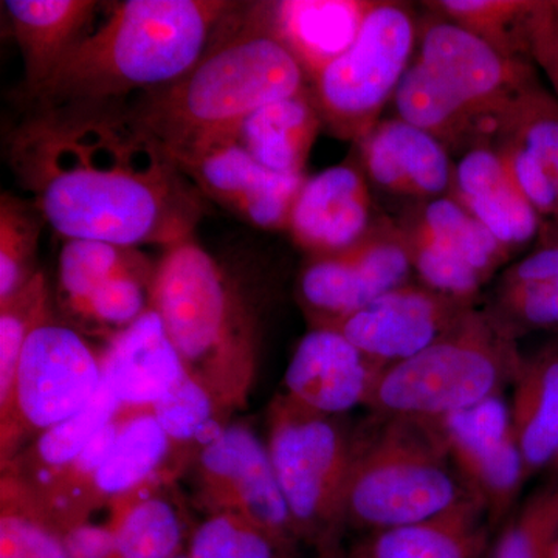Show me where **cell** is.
Wrapping results in <instances>:
<instances>
[{
  "mask_svg": "<svg viewBox=\"0 0 558 558\" xmlns=\"http://www.w3.org/2000/svg\"><path fill=\"white\" fill-rule=\"evenodd\" d=\"M7 159L64 240L165 250L193 240L205 199L124 102L27 109Z\"/></svg>",
  "mask_w": 558,
  "mask_h": 558,
  "instance_id": "cell-1",
  "label": "cell"
},
{
  "mask_svg": "<svg viewBox=\"0 0 558 558\" xmlns=\"http://www.w3.org/2000/svg\"><path fill=\"white\" fill-rule=\"evenodd\" d=\"M311 90L271 16V2H240L199 61L174 83L124 101L168 154L222 137L250 113Z\"/></svg>",
  "mask_w": 558,
  "mask_h": 558,
  "instance_id": "cell-2",
  "label": "cell"
},
{
  "mask_svg": "<svg viewBox=\"0 0 558 558\" xmlns=\"http://www.w3.org/2000/svg\"><path fill=\"white\" fill-rule=\"evenodd\" d=\"M238 3H112L105 21L92 27L27 98L28 109L113 105L174 83L201 60Z\"/></svg>",
  "mask_w": 558,
  "mask_h": 558,
  "instance_id": "cell-3",
  "label": "cell"
},
{
  "mask_svg": "<svg viewBox=\"0 0 558 558\" xmlns=\"http://www.w3.org/2000/svg\"><path fill=\"white\" fill-rule=\"evenodd\" d=\"M153 307L191 379L226 413L242 409L258 369L259 328L240 279L193 238L157 263Z\"/></svg>",
  "mask_w": 558,
  "mask_h": 558,
  "instance_id": "cell-4",
  "label": "cell"
},
{
  "mask_svg": "<svg viewBox=\"0 0 558 558\" xmlns=\"http://www.w3.org/2000/svg\"><path fill=\"white\" fill-rule=\"evenodd\" d=\"M513 368L519 366L506 329L469 310L435 343L385 366L368 405L391 418L432 424L498 395Z\"/></svg>",
  "mask_w": 558,
  "mask_h": 558,
  "instance_id": "cell-5",
  "label": "cell"
},
{
  "mask_svg": "<svg viewBox=\"0 0 558 558\" xmlns=\"http://www.w3.org/2000/svg\"><path fill=\"white\" fill-rule=\"evenodd\" d=\"M446 458L428 425L391 418L355 449L344 517L376 532L438 515L468 497Z\"/></svg>",
  "mask_w": 558,
  "mask_h": 558,
  "instance_id": "cell-6",
  "label": "cell"
},
{
  "mask_svg": "<svg viewBox=\"0 0 558 558\" xmlns=\"http://www.w3.org/2000/svg\"><path fill=\"white\" fill-rule=\"evenodd\" d=\"M266 444L300 542L330 550L344 517L355 447L336 418L288 392L271 402Z\"/></svg>",
  "mask_w": 558,
  "mask_h": 558,
  "instance_id": "cell-7",
  "label": "cell"
},
{
  "mask_svg": "<svg viewBox=\"0 0 558 558\" xmlns=\"http://www.w3.org/2000/svg\"><path fill=\"white\" fill-rule=\"evenodd\" d=\"M417 33L402 3L371 2L352 46L311 83L323 128L333 137L359 143L379 123L411 64Z\"/></svg>",
  "mask_w": 558,
  "mask_h": 558,
  "instance_id": "cell-8",
  "label": "cell"
},
{
  "mask_svg": "<svg viewBox=\"0 0 558 558\" xmlns=\"http://www.w3.org/2000/svg\"><path fill=\"white\" fill-rule=\"evenodd\" d=\"M102 385L100 355L78 330L53 317L33 330L14 385L13 425L2 440V464L24 433H40L80 413Z\"/></svg>",
  "mask_w": 558,
  "mask_h": 558,
  "instance_id": "cell-9",
  "label": "cell"
},
{
  "mask_svg": "<svg viewBox=\"0 0 558 558\" xmlns=\"http://www.w3.org/2000/svg\"><path fill=\"white\" fill-rule=\"evenodd\" d=\"M417 60L478 119L495 146L506 117L535 84L527 61L505 57L478 36L436 14L418 25Z\"/></svg>",
  "mask_w": 558,
  "mask_h": 558,
  "instance_id": "cell-10",
  "label": "cell"
},
{
  "mask_svg": "<svg viewBox=\"0 0 558 558\" xmlns=\"http://www.w3.org/2000/svg\"><path fill=\"white\" fill-rule=\"evenodd\" d=\"M411 269L400 227L376 223L357 244L330 255L311 256L300 275L301 301L315 326L329 325L407 284Z\"/></svg>",
  "mask_w": 558,
  "mask_h": 558,
  "instance_id": "cell-11",
  "label": "cell"
},
{
  "mask_svg": "<svg viewBox=\"0 0 558 558\" xmlns=\"http://www.w3.org/2000/svg\"><path fill=\"white\" fill-rule=\"evenodd\" d=\"M197 475L211 513H236L296 548L299 531L275 475L267 444L247 425H227L197 457Z\"/></svg>",
  "mask_w": 558,
  "mask_h": 558,
  "instance_id": "cell-12",
  "label": "cell"
},
{
  "mask_svg": "<svg viewBox=\"0 0 558 558\" xmlns=\"http://www.w3.org/2000/svg\"><path fill=\"white\" fill-rule=\"evenodd\" d=\"M171 157L204 199L255 229L288 231L306 175L267 170L230 137L208 140Z\"/></svg>",
  "mask_w": 558,
  "mask_h": 558,
  "instance_id": "cell-13",
  "label": "cell"
},
{
  "mask_svg": "<svg viewBox=\"0 0 558 558\" xmlns=\"http://www.w3.org/2000/svg\"><path fill=\"white\" fill-rule=\"evenodd\" d=\"M428 425L490 515L508 509L526 476L510 409L498 395Z\"/></svg>",
  "mask_w": 558,
  "mask_h": 558,
  "instance_id": "cell-14",
  "label": "cell"
},
{
  "mask_svg": "<svg viewBox=\"0 0 558 558\" xmlns=\"http://www.w3.org/2000/svg\"><path fill=\"white\" fill-rule=\"evenodd\" d=\"M469 310V303L425 286L403 284L323 326L339 330L363 354L387 366L435 343Z\"/></svg>",
  "mask_w": 558,
  "mask_h": 558,
  "instance_id": "cell-15",
  "label": "cell"
},
{
  "mask_svg": "<svg viewBox=\"0 0 558 558\" xmlns=\"http://www.w3.org/2000/svg\"><path fill=\"white\" fill-rule=\"evenodd\" d=\"M385 365L363 354L328 326H314L290 359L284 384L290 398L336 416L366 403Z\"/></svg>",
  "mask_w": 558,
  "mask_h": 558,
  "instance_id": "cell-16",
  "label": "cell"
},
{
  "mask_svg": "<svg viewBox=\"0 0 558 558\" xmlns=\"http://www.w3.org/2000/svg\"><path fill=\"white\" fill-rule=\"evenodd\" d=\"M366 174L354 165L326 168L304 180L288 233L311 256L330 255L357 244L373 223Z\"/></svg>",
  "mask_w": 558,
  "mask_h": 558,
  "instance_id": "cell-17",
  "label": "cell"
},
{
  "mask_svg": "<svg viewBox=\"0 0 558 558\" xmlns=\"http://www.w3.org/2000/svg\"><path fill=\"white\" fill-rule=\"evenodd\" d=\"M359 146L366 178L387 193L427 202L450 193L449 149L399 117L380 120Z\"/></svg>",
  "mask_w": 558,
  "mask_h": 558,
  "instance_id": "cell-18",
  "label": "cell"
},
{
  "mask_svg": "<svg viewBox=\"0 0 558 558\" xmlns=\"http://www.w3.org/2000/svg\"><path fill=\"white\" fill-rule=\"evenodd\" d=\"M100 363L102 385L124 409H150L186 373L154 307L110 336Z\"/></svg>",
  "mask_w": 558,
  "mask_h": 558,
  "instance_id": "cell-19",
  "label": "cell"
},
{
  "mask_svg": "<svg viewBox=\"0 0 558 558\" xmlns=\"http://www.w3.org/2000/svg\"><path fill=\"white\" fill-rule=\"evenodd\" d=\"M509 252L534 240L542 226L494 146L468 150L453 167L450 194Z\"/></svg>",
  "mask_w": 558,
  "mask_h": 558,
  "instance_id": "cell-20",
  "label": "cell"
},
{
  "mask_svg": "<svg viewBox=\"0 0 558 558\" xmlns=\"http://www.w3.org/2000/svg\"><path fill=\"white\" fill-rule=\"evenodd\" d=\"M10 32L24 58L25 100L49 80L51 72L94 27L95 0H3Z\"/></svg>",
  "mask_w": 558,
  "mask_h": 558,
  "instance_id": "cell-21",
  "label": "cell"
},
{
  "mask_svg": "<svg viewBox=\"0 0 558 558\" xmlns=\"http://www.w3.org/2000/svg\"><path fill=\"white\" fill-rule=\"evenodd\" d=\"M369 7L359 0H286L271 2V16L312 83L352 46Z\"/></svg>",
  "mask_w": 558,
  "mask_h": 558,
  "instance_id": "cell-22",
  "label": "cell"
},
{
  "mask_svg": "<svg viewBox=\"0 0 558 558\" xmlns=\"http://www.w3.org/2000/svg\"><path fill=\"white\" fill-rule=\"evenodd\" d=\"M322 128L323 121L307 90L255 110L222 137L233 138L267 170L306 175L304 168Z\"/></svg>",
  "mask_w": 558,
  "mask_h": 558,
  "instance_id": "cell-23",
  "label": "cell"
},
{
  "mask_svg": "<svg viewBox=\"0 0 558 558\" xmlns=\"http://www.w3.org/2000/svg\"><path fill=\"white\" fill-rule=\"evenodd\" d=\"M483 510L480 499L464 497L427 520L374 532L355 558H480L487 546Z\"/></svg>",
  "mask_w": 558,
  "mask_h": 558,
  "instance_id": "cell-24",
  "label": "cell"
},
{
  "mask_svg": "<svg viewBox=\"0 0 558 558\" xmlns=\"http://www.w3.org/2000/svg\"><path fill=\"white\" fill-rule=\"evenodd\" d=\"M163 476L110 502L109 526L116 535L113 558H175L183 554L182 517L160 492Z\"/></svg>",
  "mask_w": 558,
  "mask_h": 558,
  "instance_id": "cell-25",
  "label": "cell"
},
{
  "mask_svg": "<svg viewBox=\"0 0 558 558\" xmlns=\"http://www.w3.org/2000/svg\"><path fill=\"white\" fill-rule=\"evenodd\" d=\"M170 454V439L150 409L121 407L119 432L95 476L94 494L97 505L112 501L163 476L161 469L167 464Z\"/></svg>",
  "mask_w": 558,
  "mask_h": 558,
  "instance_id": "cell-26",
  "label": "cell"
},
{
  "mask_svg": "<svg viewBox=\"0 0 558 558\" xmlns=\"http://www.w3.org/2000/svg\"><path fill=\"white\" fill-rule=\"evenodd\" d=\"M510 421L526 476L558 457V355L519 366Z\"/></svg>",
  "mask_w": 558,
  "mask_h": 558,
  "instance_id": "cell-27",
  "label": "cell"
},
{
  "mask_svg": "<svg viewBox=\"0 0 558 558\" xmlns=\"http://www.w3.org/2000/svg\"><path fill=\"white\" fill-rule=\"evenodd\" d=\"M399 119L438 138L447 149L487 146L475 116L417 58L395 94Z\"/></svg>",
  "mask_w": 558,
  "mask_h": 558,
  "instance_id": "cell-28",
  "label": "cell"
},
{
  "mask_svg": "<svg viewBox=\"0 0 558 558\" xmlns=\"http://www.w3.org/2000/svg\"><path fill=\"white\" fill-rule=\"evenodd\" d=\"M120 410L119 400L101 385L97 396L80 413L38 435L13 475L31 488L32 494H39L80 457L102 428L108 427Z\"/></svg>",
  "mask_w": 558,
  "mask_h": 558,
  "instance_id": "cell-29",
  "label": "cell"
},
{
  "mask_svg": "<svg viewBox=\"0 0 558 558\" xmlns=\"http://www.w3.org/2000/svg\"><path fill=\"white\" fill-rule=\"evenodd\" d=\"M427 5L505 57L523 61L531 58L529 28L535 0H438Z\"/></svg>",
  "mask_w": 558,
  "mask_h": 558,
  "instance_id": "cell-30",
  "label": "cell"
},
{
  "mask_svg": "<svg viewBox=\"0 0 558 558\" xmlns=\"http://www.w3.org/2000/svg\"><path fill=\"white\" fill-rule=\"evenodd\" d=\"M51 317L49 286L39 270L11 299L0 303V428L2 440L13 425L14 385L22 351L33 330Z\"/></svg>",
  "mask_w": 558,
  "mask_h": 558,
  "instance_id": "cell-31",
  "label": "cell"
},
{
  "mask_svg": "<svg viewBox=\"0 0 558 558\" xmlns=\"http://www.w3.org/2000/svg\"><path fill=\"white\" fill-rule=\"evenodd\" d=\"M499 303L529 326H558V244L549 242L502 277Z\"/></svg>",
  "mask_w": 558,
  "mask_h": 558,
  "instance_id": "cell-32",
  "label": "cell"
},
{
  "mask_svg": "<svg viewBox=\"0 0 558 558\" xmlns=\"http://www.w3.org/2000/svg\"><path fill=\"white\" fill-rule=\"evenodd\" d=\"M0 558H72L38 499L10 472L2 478Z\"/></svg>",
  "mask_w": 558,
  "mask_h": 558,
  "instance_id": "cell-33",
  "label": "cell"
},
{
  "mask_svg": "<svg viewBox=\"0 0 558 558\" xmlns=\"http://www.w3.org/2000/svg\"><path fill=\"white\" fill-rule=\"evenodd\" d=\"M150 411L170 439L172 451L194 450L199 457L227 428L222 418L226 411L186 373Z\"/></svg>",
  "mask_w": 558,
  "mask_h": 558,
  "instance_id": "cell-34",
  "label": "cell"
},
{
  "mask_svg": "<svg viewBox=\"0 0 558 558\" xmlns=\"http://www.w3.org/2000/svg\"><path fill=\"white\" fill-rule=\"evenodd\" d=\"M410 219L446 247L453 250L486 279L510 255L509 250L502 247L494 234L453 197L428 201Z\"/></svg>",
  "mask_w": 558,
  "mask_h": 558,
  "instance_id": "cell-35",
  "label": "cell"
},
{
  "mask_svg": "<svg viewBox=\"0 0 558 558\" xmlns=\"http://www.w3.org/2000/svg\"><path fill=\"white\" fill-rule=\"evenodd\" d=\"M49 226L38 205L11 193L0 196V303L20 292L39 269L40 234Z\"/></svg>",
  "mask_w": 558,
  "mask_h": 558,
  "instance_id": "cell-36",
  "label": "cell"
},
{
  "mask_svg": "<svg viewBox=\"0 0 558 558\" xmlns=\"http://www.w3.org/2000/svg\"><path fill=\"white\" fill-rule=\"evenodd\" d=\"M140 248L87 240H65L58 259V282L69 310L78 314L92 293L113 275L137 263Z\"/></svg>",
  "mask_w": 558,
  "mask_h": 558,
  "instance_id": "cell-37",
  "label": "cell"
},
{
  "mask_svg": "<svg viewBox=\"0 0 558 558\" xmlns=\"http://www.w3.org/2000/svg\"><path fill=\"white\" fill-rule=\"evenodd\" d=\"M190 558H293L295 548L236 513H211L191 534Z\"/></svg>",
  "mask_w": 558,
  "mask_h": 558,
  "instance_id": "cell-38",
  "label": "cell"
},
{
  "mask_svg": "<svg viewBox=\"0 0 558 558\" xmlns=\"http://www.w3.org/2000/svg\"><path fill=\"white\" fill-rule=\"evenodd\" d=\"M156 270L157 263L143 255L137 263L102 282L76 315L119 332L153 307Z\"/></svg>",
  "mask_w": 558,
  "mask_h": 558,
  "instance_id": "cell-39",
  "label": "cell"
},
{
  "mask_svg": "<svg viewBox=\"0 0 558 558\" xmlns=\"http://www.w3.org/2000/svg\"><path fill=\"white\" fill-rule=\"evenodd\" d=\"M400 230L405 236L411 266L425 282V288L470 304L486 278L413 219Z\"/></svg>",
  "mask_w": 558,
  "mask_h": 558,
  "instance_id": "cell-40",
  "label": "cell"
},
{
  "mask_svg": "<svg viewBox=\"0 0 558 558\" xmlns=\"http://www.w3.org/2000/svg\"><path fill=\"white\" fill-rule=\"evenodd\" d=\"M501 140H512L534 154L549 172L558 190L557 98L543 90L537 83L532 84L509 110L497 143Z\"/></svg>",
  "mask_w": 558,
  "mask_h": 558,
  "instance_id": "cell-41",
  "label": "cell"
},
{
  "mask_svg": "<svg viewBox=\"0 0 558 558\" xmlns=\"http://www.w3.org/2000/svg\"><path fill=\"white\" fill-rule=\"evenodd\" d=\"M558 539V492L539 495L502 532L492 558H550Z\"/></svg>",
  "mask_w": 558,
  "mask_h": 558,
  "instance_id": "cell-42",
  "label": "cell"
},
{
  "mask_svg": "<svg viewBox=\"0 0 558 558\" xmlns=\"http://www.w3.org/2000/svg\"><path fill=\"white\" fill-rule=\"evenodd\" d=\"M495 149L501 154L521 193L537 209L539 218L558 226V190L542 161L512 140H501Z\"/></svg>",
  "mask_w": 558,
  "mask_h": 558,
  "instance_id": "cell-43",
  "label": "cell"
},
{
  "mask_svg": "<svg viewBox=\"0 0 558 558\" xmlns=\"http://www.w3.org/2000/svg\"><path fill=\"white\" fill-rule=\"evenodd\" d=\"M60 535L72 558H113L116 553V535L109 523L95 524L87 520Z\"/></svg>",
  "mask_w": 558,
  "mask_h": 558,
  "instance_id": "cell-44",
  "label": "cell"
},
{
  "mask_svg": "<svg viewBox=\"0 0 558 558\" xmlns=\"http://www.w3.org/2000/svg\"><path fill=\"white\" fill-rule=\"evenodd\" d=\"M531 58L546 76H558V27L549 2H538L531 17Z\"/></svg>",
  "mask_w": 558,
  "mask_h": 558,
  "instance_id": "cell-45",
  "label": "cell"
},
{
  "mask_svg": "<svg viewBox=\"0 0 558 558\" xmlns=\"http://www.w3.org/2000/svg\"><path fill=\"white\" fill-rule=\"evenodd\" d=\"M550 13H553V20L556 22L558 27V0H550Z\"/></svg>",
  "mask_w": 558,
  "mask_h": 558,
  "instance_id": "cell-46",
  "label": "cell"
},
{
  "mask_svg": "<svg viewBox=\"0 0 558 558\" xmlns=\"http://www.w3.org/2000/svg\"><path fill=\"white\" fill-rule=\"evenodd\" d=\"M550 558H558V539L556 546H554L553 554H550Z\"/></svg>",
  "mask_w": 558,
  "mask_h": 558,
  "instance_id": "cell-47",
  "label": "cell"
},
{
  "mask_svg": "<svg viewBox=\"0 0 558 558\" xmlns=\"http://www.w3.org/2000/svg\"><path fill=\"white\" fill-rule=\"evenodd\" d=\"M175 558H190V557H189V556H186V554H185V553H183V554H180V556H178V557H175Z\"/></svg>",
  "mask_w": 558,
  "mask_h": 558,
  "instance_id": "cell-48",
  "label": "cell"
},
{
  "mask_svg": "<svg viewBox=\"0 0 558 558\" xmlns=\"http://www.w3.org/2000/svg\"><path fill=\"white\" fill-rule=\"evenodd\" d=\"M557 229H558V227H557ZM556 244H558V240L556 241Z\"/></svg>",
  "mask_w": 558,
  "mask_h": 558,
  "instance_id": "cell-49",
  "label": "cell"
},
{
  "mask_svg": "<svg viewBox=\"0 0 558 558\" xmlns=\"http://www.w3.org/2000/svg\"><path fill=\"white\" fill-rule=\"evenodd\" d=\"M557 461H558V457H557Z\"/></svg>",
  "mask_w": 558,
  "mask_h": 558,
  "instance_id": "cell-50",
  "label": "cell"
}]
</instances>
